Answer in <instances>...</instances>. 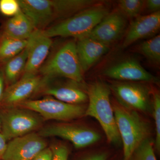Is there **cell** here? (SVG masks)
Masks as SVG:
<instances>
[{"label":"cell","mask_w":160,"mask_h":160,"mask_svg":"<svg viewBox=\"0 0 160 160\" xmlns=\"http://www.w3.org/2000/svg\"><path fill=\"white\" fill-rule=\"evenodd\" d=\"M40 72L49 80L56 77L67 78L76 83L83 81L82 70L78 57L76 43H66L44 66Z\"/></svg>","instance_id":"4"},{"label":"cell","mask_w":160,"mask_h":160,"mask_svg":"<svg viewBox=\"0 0 160 160\" xmlns=\"http://www.w3.org/2000/svg\"><path fill=\"white\" fill-rule=\"evenodd\" d=\"M27 40H19L6 37L0 46V59L9 60L14 57L26 48Z\"/></svg>","instance_id":"20"},{"label":"cell","mask_w":160,"mask_h":160,"mask_svg":"<svg viewBox=\"0 0 160 160\" xmlns=\"http://www.w3.org/2000/svg\"><path fill=\"white\" fill-rule=\"evenodd\" d=\"M47 146L43 138L30 132L12 139L2 160H31Z\"/></svg>","instance_id":"9"},{"label":"cell","mask_w":160,"mask_h":160,"mask_svg":"<svg viewBox=\"0 0 160 160\" xmlns=\"http://www.w3.org/2000/svg\"><path fill=\"white\" fill-rule=\"evenodd\" d=\"M112 160H118L117 159H116V158H113V159H112Z\"/></svg>","instance_id":"33"},{"label":"cell","mask_w":160,"mask_h":160,"mask_svg":"<svg viewBox=\"0 0 160 160\" xmlns=\"http://www.w3.org/2000/svg\"><path fill=\"white\" fill-rule=\"evenodd\" d=\"M106 77L112 79L130 82L158 83L157 78L151 74L134 59L125 60L108 67L103 72Z\"/></svg>","instance_id":"11"},{"label":"cell","mask_w":160,"mask_h":160,"mask_svg":"<svg viewBox=\"0 0 160 160\" xmlns=\"http://www.w3.org/2000/svg\"><path fill=\"white\" fill-rule=\"evenodd\" d=\"M152 113L155 124L156 138L154 148L158 153L160 152V96L158 92L153 95Z\"/></svg>","instance_id":"24"},{"label":"cell","mask_w":160,"mask_h":160,"mask_svg":"<svg viewBox=\"0 0 160 160\" xmlns=\"http://www.w3.org/2000/svg\"><path fill=\"white\" fill-rule=\"evenodd\" d=\"M145 5V1L142 0H121L118 2L120 11L129 18L139 17Z\"/></svg>","instance_id":"23"},{"label":"cell","mask_w":160,"mask_h":160,"mask_svg":"<svg viewBox=\"0 0 160 160\" xmlns=\"http://www.w3.org/2000/svg\"><path fill=\"white\" fill-rule=\"evenodd\" d=\"M20 107L37 112L45 119L69 121L85 115L86 108L81 105H72L56 99L26 100L18 105Z\"/></svg>","instance_id":"6"},{"label":"cell","mask_w":160,"mask_h":160,"mask_svg":"<svg viewBox=\"0 0 160 160\" xmlns=\"http://www.w3.org/2000/svg\"><path fill=\"white\" fill-rule=\"evenodd\" d=\"M47 81L36 73L24 74L19 81L12 84L4 92L2 103L7 107L18 105L39 90Z\"/></svg>","instance_id":"10"},{"label":"cell","mask_w":160,"mask_h":160,"mask_svg":"<svg viewBox=\"0 0 160 160\" xmlns=\"http://www.w3.org/2000/svg\"><path fill=\"white\" fill-rule=\"evenodd\" d=\"M153 145L150 138L146 139L135 149L129 160H157Z\"/></svg>","instance_id":"22"},{"label":"cell","mask_w":160,"mask_h":160,"mask_svg":"<svg viewBox=\"0 0 160 160\" xmlns=\"http://www.w3.org/2000/svg\"><path fill=\"white\" fill-rule=\"evenodd\" d=\"M111 92L109 85L102 81H96L90 85L87 92L89 104L85 115L95 119L102 128L108 141L116 145L121 143V139L110 102Z\"/></svg>","instance_id":"1"},{"label":"cell","mask_w":160,"mask_h":160,"mask_svg":"<svg viewBox=\"0 0 160 160\" xmlns=\"http://www.w3.org/2000/svg\"><path fill=\"white\" fill-rule=\"evenodd\" d=\"M1 133L6 140L19 137L39 128L42 118L33 112L15 106H8L0 111Z\"/></svg>","instance_id":"5"},{"label":"cell","mask_w":160,"mask_h":160,"mask_svg":"<svg viewBox=\"0 0 160 160\" xmlns=\"http://www.w3.org/2000/svg\"><path fill=\"white\" fill-rule=\"evenodd\" d=\"M4 93V81L2 77L0 74V103H2Z\"/></svg>","instance_id":"31"},{"label":"cell","mask_w":160,"mask_h":160,"mask_svg":"<svg viewBox=\"0 0 160 160\" xmlns=\"http://www.w3.org/2000/svg\"><path fill=\"white\" fill-rule=\"evenodd\" d=\"M109 156L108 152H96L84 155L79 160H109Z\"/></svg>","instance_id":"27"},{"label":"cell","mask_w":160,"mask_h":160,"mask_svg":"<svg viewBox=\"0 0 160 160\" xmlns=\"http://www.w3.org/2000/svg\"><path fill=\"white\" fill-rule=\"evenodd\" d=\"M146 8L151 13L160 11V0H148L145 1V5Z\"/></svg>","instance_id":"29"},{"label":"cell","mask_w":160,"mask_h":160,"mask_svg":"<svg viewBox=\"0 0 160 160\" xmlns=\"http://www.w3.org/2000/svg\"><path fill=\"white\" fill-rule=\"evenodd\" d=\"M141 54H143L149 62L155 65L160 62V35L143 42L138 48Z\"/></svg>","instance_id":"21"},{"label":"cell","mask_w":160,"mask_h":160,"mask_svg":"<svg viewBox=\"0 0 160 160\" xmlns=\"http://www.w3.org/2000/svg\"><path fill=\"white\" fill-rule=\"evenodd\" d=\"M21 11L19 4L16 0H0V12L6 16H14Z\"/></svg>","instance_id":"25"},{"label":"cell","mask_w":160,"mask_h":160,"mask_svg":"<svg viewBox=\"0 0 160 160\" xmlns=\"http://www.w3.org/2000/svg\"><path fill=\"white\" fill-rule=\"evenodd\" d=\"M7 141L4 136L0 132V160H2L7 147Z\"/></svg>","instance_id":"30"},{"label":"cell","mask_w":160,"mask_h":160,"mask_svg":"<svg viewBox=\"0 0 160 160\" xmlns=\"http://www.w3.org/2000/svg\"><path fill=\"white\" fill-rule=\"evenodd\" d=\"M51 38L43 30L35 29L28 38V57L24 74H35L40 69L49 53L52 45Z\"/></svg>","instance_id":"13"},{"label":"cell","mask_w":160,"mask_h":160,"mask_svg":"<svg viewBox=\"0 0 160 160\" xmlns=\"http://www.w3.org/2000/svg\"><path fill=\"white\" fill-rule=\"evenodd\" d=\"M28 48H26L14 57L9 59L5 68V75L9 82H16L19 76L24 71L28 57Z\"/></svg>","instance_id":"19"},{"label":"cell","mask_w":160,"mask_h":160,"mask_svg":"<svg viewBox=\"0 0 160 160\" xmlns=\"http://www.w3.org/2000/svg\"><path fill=\"white\" fill-rule=\"evenodd\" d=\"M1 130H2V127H1V123L0 122V132H1Z\"/></svg>","instance_id":"32"},{"label":"cell","mask_w":160,"mask_h":160,"mask_svg":"<svg viewBox=\"0 0 160 160\" xmlns=\"http://www.w3.org/2000/svg\"><path fill=\"white\" fill-rule=\"evenodd\" d=\"M126 24V18L121 12L109 13L95 27L87 37L109 46L119 38L125 30Z\"/></svg>","instance_id":"12"},{"label":"cell","mask_w":160,"mask_h":160,"mask_svg":"<svg viewBox=\"0 0 160 160\" xmlns=\"http://www.w3.org/2000/svg\"><path fill=\"white\" fill-rule=\"evenodd\" d=\"M52 160H68L69 150L68 147L63 144H56L52 146Z\"/></svg>","instance_id":"26"},{"label":"cell","mask_w":160,"mask_h":160,"mask_svg":"<svg viewBox=\"0 0 160 160\" xmlns=\"http://www.w3.org/2000/svg\"><path fill=\"white\" fill-rule=\"evenodd\" d=\"M31 20L20 11L7 22L5 28L6 37L19 40H27L34 30Z\"/></svg>","instance_id":"18"},{"label":"cell","mask_w":160,"mask_h":160,"mask_svg":"<svg viewBox=\"0 0 160 160\" xmlns=\"http://www.w3.org/2000/svg\"><path fill=\"white\" fill-rule=\"evenodd\" d=\"M38 134L42 138L58 137L70 141L77 149L85 148L97 142L101 136L92 129L74 124H52L40 129Z\"/></svg>","instance_id":"8"},{"label":"cell","mask_w":160,"mask_h":160,"mask_svg":"<svg viewBox=\"0 0 160 160\" xmlns=\"http://www.w3.org/2000/svg\"><path fill=\"white\" fill-rule=\"evenodd\" d=\"M109 46L89 37L78 40L76 49L83 72L87 71L109 50Z\"/></svg>","instance_id":"16"},{"label":"cell","mask_w":160,"mask_h":160,"mask_svg":"<svg viewBox=\"0 0 160 160\" xmlns=\"http://www.w3.org/2000/svg\"><path fill=\"white\" fill-rule=\"evenodd\" d=\"M20 9L31 20L36 29H41L56 17L52 0H19Z\"/></svg>","instance_id":"15"},{"label":"cell","mask_w":160,"mask_h":160,"mask_svg":"<svg viewBox=\"0 0 160 160\" xmlns=\"http://www.w3.org/2000/svg\"><path fill=\"white\" fill-rule=\"evenodd\" d=\"M112 106L116 123L123 143V160H129L135 149L149 138V124L137 111L129 110L118 104Z\"/></svg>","instance_id":"3"},{"label":"cell","mask_w":160,"mask_h":160,"mask_svg":"<svg viewBox=\"0 0 160 160\" xmlns=\"http://www.w3.org/2000/svg\"><path fill=\"white\" fill-rule=\"evenodd\" d=\"M120 106L129 110L147 112L151 107L149 89L145 85L128 82H114L109 85Z\"/></svg>","instance_id":"7"},{"label":"cell","mask_w":160,"mask_h":160,"mask_svg":"<svg viewBox=\"0 0 160 160\" xmlns=\"http://www.w3.org/2000/svg\"><path fill=\"white\" fill-rule=\"evenodd\" d=\"M108 13L107 8L98 3L43 30V32L50 38L62 37L81 39L88 37L92 29Z\"/></svg>","instance_id":"2"},{"label":"cell","mask_w":160,"mask_h":160,"mask_svg":"<svg viewBox=\"0 0 160 160\" xmlns=\"http://www.w3.org/2000/svg\"><path fill=\"white\" fill-rule=\"evenodd\" d=\"M52 153L51 148H46L40 152L31 160H52Z\"/></svg>","instance_id":"28"},{"label":"cell","mask_w":160,"mask_h":160,"mask_svg":"<svg viewBox=\"0 0 160 160\" xmlns=\"http://www.w3.org/2000/svg\"><path fill=\"white\" fill-rule=\"evenodd\" d=\"M44 93L72 105H80L88 100L87 93L77 85L72 84L48 87L44 90Z\"/></svg>","instance_id":"17"},{"label":"cell","mask_w":160,"mask_h":160,"mask_svg":"<svg viewBox=\"0 0 160 160\" xmlns=\"http://www.w3.org/2000/svg\"><path fill=\"white\" fill-rule=\"evenodd\" d=\"M160 28V12L139 16L132 21L122 44L126 48L141 39L154 35Z\"/></svg>","instance_id":"14"}]
</instances>
